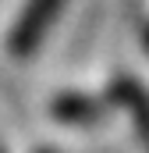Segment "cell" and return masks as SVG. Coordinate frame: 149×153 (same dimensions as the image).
Masks as SVG:
<instances>
[{
  "label": "cell",
  "instance_id": "6da1fadb",
  "mask_svg": "<svg viewBox=\"0 0 149 153\" xmlns=\"http://www.w3.org/2000/svg\"><path fill=\"white\" fill-rule=\"evenodd\" d=\"M64 4H68V0H29V4L21 7L18 22H14V29H11L7 50H11L14 57H21V61L32 57L36 46L43 43V36L50 32L53 18L64 11Z\"/></svg>",
  "mask_w": 149,
  "mask_h": 153
},
{
  "label": "cell",
  "instance_id": "7a4b0ae2",
  "mask_svg": "<svg viewBox=\"0 0 149 153\" xmlns=\"http://www.w3.org/2000/svg\"><path fill=\"white\" fill-rule=\"evenodd\" d=\"M110 100L121 103L124 111H131V121H135V128H139V135H142V143L149 150V93L135 78L121 75V78H114V85H110Z\"/></svg>",
  "mask_w": 149,
  "mask_h": 153
},
{
  "label": "cell",
  "instance_id": "3957f363",
  "mask_svg": "<svg viewBox=\"0 0 149 153\" xmlns=\"http://www.w3.org/2000/svg\"><path fill=\"white\" fill-rule=\"evenodd\" d=\"M103 103L96 96H85V93H60L53 103H50V114L64 125H92L103 117Z\"/></svg>",
  "mask_w": 149,
  "mask_h": 153
},
{
  "label": "cell",
  "instance_id": "277c9868",
  "mask_svg": "<svg viewBox=\"0 0 149 153\" xmlns=\"http://www.w3.org/2000/svg\"><path fill=\"white\" fill-rule=\"evenodd\" d=\"M142 39H146V46H149V22H146V29H142Z\"/></svg>",
  "mask_w": 149,
  "mask_h": 153
},
{
  "label": "cell",
  "instance_id": "5b68a950",
  "mask_svg": "<svg viewBox=\"0 0 149 153\" xmlns=\"http://www.w3.org/2000/svg\"><path fill=\"white\" fill-rule=\"evenodd\" d=\"M0 153H4V146H0Z\"/></svg>",
  "mask_w": 149,
  "mask_h": 153
}]
</instances>
